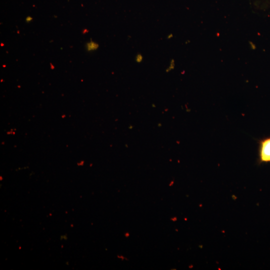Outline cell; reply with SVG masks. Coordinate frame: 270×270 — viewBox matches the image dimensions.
<instances>
[{"instance_id":"6da1fadb","label":"cell","mask_w":270,"mask_h":270,"mask_svg":"<svg viewBox=\"0 0 270 270\" xmlns=\"http://www.w3.org/2000/svg\"><path fill=\"white\" fill-rule=\"evenodd\" d=\"M258 162H270V136L258 140Z\"/></svg>"},{"instance_id":"52a82bcc","label":"cell","mask_w":270,"mask_h":270,"mask_svg":"<svg viewBox=\"0 0 270 270\" xmlns=\"http://www.w3.org/2000/svg\"><path fill=\"white\" fill-rule=\"evenodd\" d=\"M88 32V30H87L85 29V30H83L82 32L83 34H86V32Z\"/></svg>"},{"instance_id":"8992f818","label":"cell","mask_w":270,"mask_h":270,"mask_svg":"<svg viewBox=\"0 0 270 270\" xmlns=\"http://www.w3.org/2000/svg\"><path fill=\"white\" fill-rule=\"evenodd\" d=\"M172 36H173L172 34H170L168 36L167 38L168 39H170V38H172Z\"/></svg>"},{"instance_id":"ba28073f","label":"cell","mask_w":270,"mask_h":270,"mask_svg":"<svg viewBox=\"0 0 270 270\" xmlns=\"http://www.w3.org/2000/svg\"><path fill=\"white\" fill-rule=\"evenodd\" d=\"M1 46H4V44H1Z\"/></svg>"},{"instance_id":"277c9868","label":"cell","mask_w":270,"mask_h":270,"mask_svg":"<svg viewBox=\"0 0 270 270\" xmlns=\"http://www.w3.org/2000/svg\"><path fill=\"white\" fill-rule=\"evenodd\" d=\"M174 59H172L171 60V61H170V66L167 69L166 72H168V70H171L172 69H174Z\"/></svg>"},{"instance_id":"3957f363","label":"cell","mask_w":270,"mask_h":270,"mask_svg":"<svg viewBox=\"0 0 270 270\" xmlns=\"http://www.w3.org/2000/svg\"><path fill=\"white\" fill-rule=\"evenodd\" d=\"M143 60V56L141 54H138L136 56V62L138 63H140Z\"/></svg>"},{"instance_id":"5b68a950","label":"cell","mask_w":270,"mask_h":270,"mask_svg":"<svg viewBox=\"0 0 270 270\" xmlns=\"http://www.w3.org/2000/svg\"><path fill=\"white\" fill-rule=\"evenodd\" d=\"M32 20V18L30 16H28L26 18V22H27V23H29L30 22H31V21Z\"/></svg>"},{"instance_id":"7a4b0ae2","label":"cell","mask_w":270,"mask_h":270,"mask_svg":"<svg viewBox=\"0 0 270 270\" xmlns=\"http://www.w3.org/2000/svg\"><path fill=\"white\" fill-rule=\"evenodd\" d=\"M99 47L98 43L92 41L88 42L86 44V49L88 52H91L96 50Z\"/></svg>"}]
</instances>
